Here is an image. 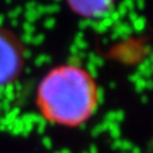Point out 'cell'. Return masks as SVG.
<instances>
[{"label": "cell", "mask_w": 153, "mask_h": 153, "mask_svg": "<svg viewBox=\"0 0 153 153\" xmlns=\"http://www.w3.org/2000/svg\"><path fill=\"white\" fill-rule=\"evenodd\" d=\"M98 87L93 76L77 65H62L41 80L36 102L42 116L63 127L86 123L98 106Z\"/></svg>", "instance_id": "1"}, {"label": "cell", "mask_w": 153, "mask_h": 153, "mask_svg": "<svg viewBox=\"0 0 153 153\" xmlns=\"http://www.w3.org/2000/svg\"><path fill=\"white\" fill-rule=\"evenodd\" d=\"M23 68V52L15 37L0 29V87L15 81Z\"/></svg>", "instance_id": "2"}, {"label": "cell", "mask_w": 153, "mask_h": 153, "mask_svg": "<svg viewBox=\"0 0 153 153\" xmlns=\"http://www.w3.org/2000/svg\"><path fill=\"white\" fill-rule=\"evenodd\" d=\"M70 9L83 18H98L108 12L116 0H66Z\"/></svg>", "instance_id": "3"}]
</instances>
